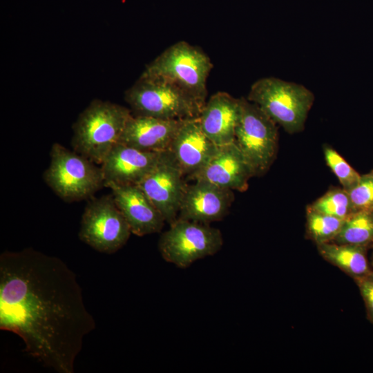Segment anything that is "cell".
<instances>
[{"instance_id": "cell-19", "label": "cell", "mask_w": 373, "mask_h": 373, "mask_svg": "<svg viewBox=\"0 0 373 373\" xmlns=\"http://www.w3.org/2000/svg\"><path fill=\"white\" fill-rule=\"evenodd\" d=\"M333 242L366 247L373 243V209L357 211L347 218Z\"/></svg>"}, {"instance_id": "cell-11", "label": "cell", "mask_w": 373, "mask_h": 373, "mask_svg": "<svg viewBox=\"0 0 373 373\" xmlns=\"http://www.w3.org/2000/svg\"><path fill=\"white\" fill-rule=\"evenodd\" d=\"M187 184L178 218L208 224L223 219L234 200L232 190L197 180Z\"/></svg>"}, {"instance_id": "cell-3", "label": "cell", "mask_w": 373, "mask_h": 373, "mask_svg": "<svg viewBox=\"0 0 373 373\" xmlns=\"http://www.w3.org/2000/svg\"><path fill=\"white\" fill-rule=\"evenodd\" d=\"M124 99L133 115L164 119L198 117L205 104L166 79L143 75L125 91Z\"/></svg>"}, {"instance_id": "cell-10", "label": "cell", "mask_w": 373, "mask_h": 373, "mask_svg": "<svg viewBox=\"0 0 373 373\" xmlns=\"http://www.w3.org/2000/svg\"><path fill=\"white\" fill-rule=\"evenodd\" d=\"M185 175L169 151L138 184L169 224L178 216L187 186Z\"/></svg>"}, {"instance_id": "cell-23", "label": "cell", "mask_w": 373, "mask_h": 373, "mask_svg": "<svg viewBox=\"0 0 373 373\" xmlns=\"http://www.w3.org/2000/svg\"><path fill=\"white\" fill-rule=\"evenodd\" d=\"M355 212L373 209V175L361 176L358 182L346 191Z\"/></svg>"}, {"instance_id": "cell-8", "label": "cell", "mask_w": 373, "mask_h": 373, "mask_svg": "<svg viewBox=\"0 0 373 373\" xmlns=\"http://www.w3.org/2000/svg\"><path fill=\"white\" fill-rule=\"evenodd\" d=\"M222 245V235L218 229L177 218L161 235L158 249L166 262L185 269L200 259L213 256Z\"/></svg>"}, {"instance_id": "cell-14", "label": "cell", "mask_w": 373, "mask_h": 373, "mask_svg": "<svg viewBox=\"0 0 373 373\" xmlns=\"http://www.w3.org/2000/svg\"><path fill=\"white\" fill-rule=\"evenodd\" d=\"M104 186L111 189L133 234L144 236L162 229L166 222L164 217L139 185L107 183Z\"/></svg>"}, {"instance_id": "cell-25", "label": "cell", "mask_w": 373, "mask_h": 373, "mask_svg": "<svg viewBox=\"0 0 373 373\" xmlns=\"http://www.w3.org/2000/svg\"><path fill=\"white\" fill-rule=\"evenodd\" d=\"M371 265L373 267V253H372V257H371Z\"/></svg>"}, {"instance_id": "cell-5", "label": "cell", "mask_w": 373, "mask_h": 373, "mask_svg": "<svg viewBox=\"0 0 373 373\" xmlns=\"http://www.w3.org/2000/svg\"><path fill=\"white\" fill-rule=\"evenodd\" d=\"M43 178L54 193L66 202L92 197L104 186L101 167L82 155L55 143Z\"/></svg>"}, {"instance_id": "cell-22", "label": "cell", "mask_w": 373, "mask_h": 373, "mask_svg": "<svg viewBox=\"0 0 373 373\" xmlns=\"http://www.w3.org/2000/svg\"><path fill=\"white\" fill-rule=\"evenodd\" d=\"M323 153L327 166L336 176L344 190H348L358 182L361 175L337 151L325 145Z\"/></svg>"}, {"instance_id": "cell-4", "label": "cell", "mask_w": 373, "mask_h": 373, "mask_svg": "<svg viewBox=\"0 0 373 373\" xmlns=\"http://www.w3.org/2000/svg\"><path fill=\"white\" fill-rule=\"evenodd\" d=\"M247 99L287 133L293 134L304 129L315 97L303 85L269 77L255 82Z\"/></svg>"}, {"instance_id": "cell-6", "label": "cell", "mask_w": 373, "mask_h": 373, "mask_svg": "<svg viewBox=\"0 0 373 373\" xmlns=\"http://www.w3.org/2000/svg\"><path fill=\"white\" fill-rule=\"evenodd\" d=\"M213 66L202 50L181 41L158 55L142 75L166 79L205 104L207 80Z\"/></svg>"}, {"instance_id": "cell-12", "label": "cell", "mask_w": 373, "mask_h": 373, "mask_svg": "<svg viewBox=\"0 0 373 373\" xmlns=\"http://www.w3.org/2000/svg\"><path fill=\"white\" fill-rule=\"evenodd\" d=\"M254 173L247 160L233 142L218 146L216 152L198 173L190 178L204 180L218 186L245 191Z\"/></svg>"}, {"instance_id": "cell-1", "label": "cell", "mask_w": 373, "mask_h": 373, "mask_svg": "<svg viewBox=\"0 0 373 373\" xmlns=\"http://www.w3.org/2000/svg\"><path fill=\"white\" fill-rule=\"evenodd\" d=\"M95 326L64 261L32 248L1 254L0 329L19 336L28 355L58 373H74Z\"/></svg>"}, {"instance_id": "cell-16", "label": "cell", "mask_w": 373, "mask_h": 373, "mask_svg": "<svg viewBox=\"0 0 373 373\" xmlns=\"http://www.w3.org/2000/svg\"><path fill=\"white\" fill-rule=\"evenodd\" d=\"M182 121L132 114L119 143L144 151H167Z\"/></svg>"}, {"instance_id": "cell-17", "label": "cell", "mask_w": 373, "mask_h": 373, "mask_svg": "<svg viewBox=\"0 0 373 373\" xmlns=\"http://www.w3.org/2000/svg\"><path fill=\"white\" fill-rule=\"evenodd\" d=\"M240 115V99L218 92L206 102L199 120L206 135L217 146L234 142Z\"/></svg>"}, {"instance_id": "cell-2", "label": "cell", "mask_w": 373, "mask_h": 373, "mask_svg": "<svg viewBox=\"0 0 373 373\" xmlns=\"http://www.w3.org/2000/svg\"><path fill=\"white\" fill-rule=\"evenodd\" d=\"M131 111L122 105L93 100L73 125V151L101 164L119 142Z\"/></svg>"}, {"instance_id": "cell-9", "label": "cell", "mask_w": 373, "mask_h": 373, "mask_svg": "<svg viewBox=\"0 0 373 373\" xmlns=\"http://www.w3.org/2000/svg\"><path fill=\"white\" fill-rule=\"evenodd\" d=\"M131 233L112 194L93 199L86 206L79 238L95 250L114 254L126 245Z\"/></svg>"}, {"instance_id": "cell-21", "label": "cell", "mask_w": 373, "mask_h": 373, "mask_svg": "<svg viewBox=\"0 0 373 373\" xmlns=\"http://www.w3.org/2000/svg\"><path fill=\"white\" fill-rule=\"evenodd\" d=\"M308 207L343 220H346L355 213L349 195L343 188L330 189Z\"/></svg>"}, {"instance_id": "cell-24", "label": "cell", "mask_w": 373, "mask_h": 373, "mask_svg": "<svg viewBox=\"0 0 373 373\" xmlns=\"http://www.w3.org/2000/svg\"><path fill=\"white\" fill-rule=\"evenodd\" d=\"M354 279L364 300L368 320L373 324V271Z\"/></svg>"}, {"instance_id": "cell-13", "label": "cell", "mask_w": 373, "mask_h": 373, "mask_svg": "<svg viewBox=\"0 0 373 373\" xmlns=\"http://www.w3.org/2000/svg\"><path fill=\"white\" fill-rule=\"evenodd\" d=\"M218 148L202 131L198 117L183 119L167 151L190 178L207 164Z\"/></svg>"}, {"instance_id": "cell-20", "label": "cell", "mask_w": 373, "mask_h": 373, "mask_svg": "<svg viewBox=\"0 0 373 373\" xmlns=\"http://www.w3.org/2000/svg\"><path fill=\"white\" fill-rule=\"evenodd\" d=\"M307 232L316 245L333 242L340 233L345 220L307 208Z\"/></svg>"}, {"instance_id": "cell-26", "label": "cell", "mask_w": 373, "mask_h": 373, "mask_svg": "<svg viewBox=\"0 0 373 373\" xmlns=\"http://www.w3.org/2000/svg\"><path fill=\"white\" fill-rule=\"evenodd\" d=\"M370 173L373 175V171H372Z\"/></svg>"}, {"instance_id": "cell-7", "label": "cell", "mask_w": 373, "mask_h": 373, "mask_svg": "<svg viewBox=\"0 0 373 373\" xmlns=\"http://www.w3.org/2000/svg\"><path fill=\"white\" fill-rule=\"evenodd\" d=\"M240 99V115L234 142L240 149L254 176L264 175L274 162L278 150L277 124L256 104Z\"/></svg>"}, {"instance_id": "cell-15", "label": "cell", "mask_w": 373, "mask_h": 373, "mask_svg": "<svg viewBox=\"0 0 373 373\" xmlns=\"http://www.w3.org/2000/svg\"><path fill=\"white\" fill-rule=\"evenodd\" d=\"M164 153L141 151L118 142L100 164L104 185H138L159 163Z\"/></svg>"}, {"instance_id": "cell-18", "label": "cell", "mask_w": 373, "mask_h": 373, "mask_svg": "<svg viewBox=\"0 0 373 373\" xmlns=\"http://www.w3.org/2000/svg\"><path fill=\"white\" fill-rule=\"evenodd\" d=\"M321 256L354 278L371 271L366 256V247L334 242L317 245Z\"/></svg>"}]
</instances>
